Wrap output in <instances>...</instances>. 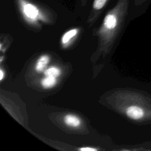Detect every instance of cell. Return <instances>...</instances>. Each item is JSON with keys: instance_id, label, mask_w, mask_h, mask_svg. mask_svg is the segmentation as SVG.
I'll list each match as a JSON object with an SVG mask.
<instances>
[{"instance_id": "obj_1", "label": "cell", "mask_w": 151, "mask_h": 151, "mask_svg": "<svg viewBox=\"0 0 151 151\" xmlns=\"http://www.w3.org/2000/svg\"><path fill=\"white\" fill-rule=\"evenodd\" d=\"M19 11L23 17L29 22H35L44 19L42 8L39 4L29 0H15Z\"/></svg>"}, {"instance_id": "obj_2", "label": "cell", "mask_w": 151, "mask_h": 151, "mask_svg": "<svg viewBox=\"0 0 151 151\" xmlns=\"http://www.w3.org/2000/svg\"><path fill=\"white\" fill-rule=\"evenodd\" d=\"M126 114L128 117L134 120L143 119L145 114L144 109L139 106H130L126 110Z\"/></svg>"}, {"instance_id": "obj_3", "label": "cell", "mask_w": 151, "mask_h": 151, "mask_svg": "<svg viewBox=\"0 0 151 151\" xmlns=\"http://www.w3.org/2000/svg\"><path fill=\"white\" fill-rule=\"evenodd\" d=\"M49 61H50V58L48 55H43L41 56L36 63L35 67V70L38 73H41L42 71H44V68L46 67V66L48 64Z\"/></svg>"}, {"instance_id": "obj_4", "label": "cell", "mask_w": 151, "mask_h": 151, "mask_svg": "<svg viewBox=\"0 0 151 151\" xmlns=\"http://www.w3.org/2000/svg\"><path fill=\"white\" fill-rule=\"evenodd\" d=\"M64 122L66 125L73 127H78L81 124L80 119L73 114L66 115L64 118Z\"/></svg>"}, {"instance_id": "obj_5", "label": "cell", "mask_w": 151, "mask_h": 151, "mask_svg": "<svg viewBox=\"0 0 151 151\" xmlns=\"http://www.w3.org/2000/svg\"><path fill=\"white\" fill-rule=\"evenodd\" d=\"M57 82V81L56 77L52 76H45V78L42 79L41 83L44 88H50L55 86Z\"/></svg>"}, {"instance_id": "obj_6", "label": "cell", "mask_w": 151, "mask_h": 151, "mask_svg": "<svg viewBox=\"0 0 151 151\" xmlns=\"http://www.w3.org/2000/svg\"><path fill=\"white\" fill-rule=\"evenodd\" d=\"M78 31V29L77 28H73L65 32L61 38L62 43L63 44H67L71 39H72L74 37H75L77 34Z\"/></svg>"}, {"instance_id": "obj_7", "label": "cell", "mask_w": 151, "mask_h": 151, "mask_svg": "<svg viewBox=\"0 0 151 151\" xmlns=\"http://www.w3.org/2000/svg\"><path fill=\"white\" fill-rule=\"evenodd\" d=\"M109 0H94L92 5V12H99L106 6Z\"/></svg>"}, {"instance_id": "obj_8", "label": "cell", "mask_w": 151, "mask_h": 151, "mask_svg": "<svg viewBox=\"0 0 151 151\" xmlns=\"http://www.w3.org/2000/svg\"><path fill=\"white\" fill-rule=\"evenodd\" d=\"M61 74V70L56 67H51L47 68L44 71V75L45 76H52L57 77Z\"/></svg>"}, {"instance_id": "obj_9", "label": "cell", "mask_w": 151, "mask_h": 151, "mask_svg": "<svg viewBox=\"0 0 151 151\" xmlns=\"http://www.w3.org/2000/svg\"><path fill=\"white\" fill-rule=\"evenodd\" d=\"M151 3V0H133V5L137 8L143 10L147 9Z\"/></svg>"}, {"instance_id": "obj_10", "label": "cell", "mask_w": 151, "mask_h": 151, "mask_svg": "<svg viewBox=\"0 0 151 151\" xmlns=\"http://www.w3.org/2000/svg\"><path fill=\"white\" fill-rule=\"evenodd\" d=\"M79 150H82V151H95V150H97L96 149L91 148V147H82V148L79 149Z\"/></svg>"}, {"instance_id": "obj_11", "label": "cell", "mask_w": 151, "mask_h": 151, "mask_svg": "<svg viewBox=\"0 0 151 151\" xmlns=\"http://www.w3.org/2000/svg\"><path fill=\"white\" fill-rule=\"evenodd\" d=\"M0 73H1V77H0V80H1V81H2V79H3V78H4V72H3V71H2V70H0Z\"/></svg>"}]
</instances>
